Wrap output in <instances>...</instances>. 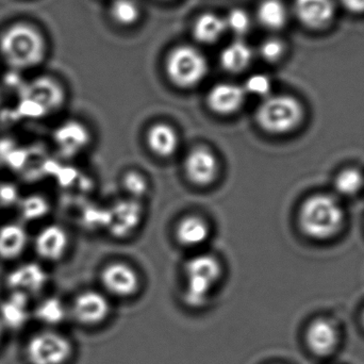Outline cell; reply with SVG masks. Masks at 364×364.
<instances>
[{
    "instance_id": "obj_11",
    "label": "cell",
    "mask_w": 364,
    "mask_h": 364,
    "mask_svg": "<svg viewBox=\"0 0 364 364\" xmlns=\"http://www.w3.org/2000/svg\"><path fill=\"white\" fill-rule=\"evenodd\" d=\"M102 282L109 293L117 297L132 296L140 287L136 272L123 262L107 265L102 273Z\"/></svg>"
},
{
    "instance_id": "obj_15",
    "label": "cell",
    "mask_w": 364,
    "mask_h": 364,
    "mask_svg": "<svg viewBox=\"0 0 364 364\" xmlns=\"http://www.w3.org/2000/svg\"><path fill=\"white\" fill-rule=\"evenodd\" d=\"M294 12L304 25L318 29L335 16V4L333 0H295Z\"/></svg>"
},
{
    "instance_id": "obj_18",
    "label": "cell",
    "mask_w": 364,
    "mask_h": 364,
    "mask_svg": "<svg viewBox=\"0 0 364 364\" xmlns=\"http://www.w3.org/2000/svg\"><path fill=\"white\" fill-rule=\"evenodd\" d=\"M307 343L310 350L318 356H327L333 352L338 343V331L333 323L318 318L311 323L307 331Z\"/></svg>"
},
{
    "instance_id": "obj_26",
    "label": "cell",
    "mask_w": 364,
    "mask_h": 364,
    "mask_svg": "<svg viewBox=\"0 0 364 364\" xmlns=\"http://www.w3.org/2000/svg\"><path fill=\"white\" fill-rule=\"evenodd\" d=\"M68 316L63 303L58 299H47L36 307V316L43 324L57 326L64 322Z\"/></svg>"
},
{
    "instance_id": "obj_3",
    "label": "cell",
    "mask_w": 364,
    "mask_h": 364,
    "mask_svg": "<svg viewBox=\"0 0 364 364\" xmlns=\"http://www.w3.org/2000/svg\"><path fill=\"white\" fill-rule=\"evenodd\" d=\"M304 119L301 102L290 95H269L257 109L256 121L263 132L269 134H290Z\"/></svg>"
},
{
    "instance_id": "obj_25",
    "label": "cell",
    "mask_w": 364,
    "mask_h": 364,
    "mask_svg": "<svg viewBox=\"0 0 364 364\" xmlns=\"http://www.w3.org/2000/svg\"><path fill=\"white\" fill-rule=\"evenodd\" d=\"M18 211L21 218L27 222L44 218L50 211V203L42 195L31 194L19 199Z\"/></svg>"
},
{
    "instance_id": "obj_19",
    "label": "cell",
    "mask_w": 364,
    "mask_h": 364,
    "mask_svg": "<svg viewBox=\"0 0 364 364\" xmlns=\"http://www.w3.org/2000/svg\"><path fill=\"white\" fill-rule=\"evenodd\" d=\"M28 245V233L25 227L16 223L0 227V259L12 261L19 258Z\"/></svg>"
},
{
    "instance_id": "obj_6",
    "label": "cell",
    "mask_w": 364,
    "mask_h": 364,
    "mask_svg": "<svg viewBox=\"0 0 364 364\" xmlns=\"http://www.w3.org/2000/svg\"><path fill=\"white\" fill-rule=\"evenodd\" d=\"M72 354L70 340L55 331L36 333L26 346V356L31 364H65Z\"/></svg>"
},
{
    "instance_id": "obj_9",
    "label": "cell",
    "mask_w": 364,
    "mask_h": 364,
    "mask_svg": "<svg viewBox=\"0 0 364 364\" xmlns=\"http://www.w3.org/2000/svg\"><path fill=\"white\" fill-rule=\"evenodd\" d=\"M110 303L102 293L85 291L75 299L72 314L77 322L87 326L100 324L110 314Z\"/></svg>"
},
{
    "instance_id": "obj_10",
    "label": "cell",
    "mask_w": 364,
    "mask_h": 364,
    "mask_svg": "<svg viewBox=\"0 0 364 364\" xmlns=\"http://www.w3.org/2000/svg\"><path fill=\"white\" fill-rule=\"evenodd\" d=\"M53 141L61 156L72 158L89 146L91 134L85 124L78 121H66L53 132Z\"/></svg>"
},
{
    "instance_id": "obj_24",
    "label": "cell",
    "mask_w": 364,
    "mask_h": 364,
    "mask_svg": "<svg viewBox=\"0 0 364 364\" xmlns=\"http://www.w3.org/2000/svg\"><path fill=\"white\" fill-rule=\"evenodd\" d=\"M259 23L269 30H280L288 21V10L280 0H264L258 8Z\"/></svg>"
},
{
    "instance_id": "obj_34",
    "label": "cell",
    "mask_w": 364,
    "mask_h": 364,
    "mask_svg": "<svg viewBox=\"0 0 364 364\" xmlns=\"http://www.w3.org/2000/svg\"><path fill=\"white\" fill-rule=\"evenodd\" d=\"M18 112L23 117H30V119H38V117L47 115L40 106L34 104L31 100H25V98H21L18 105Z\"/></svg>"
},
{
    "instance_id": "obj_30",
    "label": "cell",
    "mask_w": 364,
    "mask_h": 364,
    "mask_svg": "<svg viewBox=\"0 0 364 364\" xmlns=\"http://www.w3.org/2000/svg\"><path fill=\"white\" fill-rule=\"evenodd\" d=\"M123 186L132 198H141L149 191L146 178L141 173L132 171L123 177Z\"/></svg>"
},
{
    "instance_id": "obj_1",
    "label": "cell",
    "mask_w": 364,
    "mask_h": 364,
    "mask_svg": "<svg viewBox=\"0 0 364 364\" xmlns=\"http://www.w3.org/2000/svg\"><path fill=\"white\" fill-rule=\"evenodd\" d=\"M45 55L44 36L38 28L29 23H14L0 36V55L14 70L36 68L42 63Z\"/></svg>"
},
{
    "instance_id": "obj_21",
    "label": "cell",
    "mask_w": 364,
    "mask_h": 364,
    "mask_svg": "<svg viewBox=\"0 0 364 364\" xmlns=\"http://www.w3.org/2000/svg\"><path fill=\"white\" fill-rule=\"evenodd\" d=\"M254 53L252 47L242 40L227 45L220 55V66L230 74H239L250 68Z\"/></svg>"
},
{
    "instance_id": "obj_2",
    "label": "cell",
    "mask_w": 364,
    "mask_h": 364,
    "mask_svg": "<svg viewBox=\"0 0 364 364\" xmlns=\"http://www.w3.org/2000/svg\"><path fill=\"white\" fill-rule=\"evenodd\" d=\"M343 222V209L331 195H314L303 203L299 211L301 230L312 239L333 237L339 232Z\"/></svg>"
},
{
    "instance_id": "obj_14",
    "label": "cell",
    "mask_w": 364,
    "mask_h": 364,
    "mask_svg": "<svg viewBox=\"0 0 364 364\" xmlns=\"http://www.w3.org/2000/svg\"><path fill=\"white\" fill-rule=\"evenodd\" d=\"M68 235L59 225H47L41 229L34 241L36 252L49 262L61 260L68 248Z\"/></svg>"
},
{
    "instance_id": "obj_8",
    "label": "cell",
    "mask_w": 364,
    "mask_h": 364,
    "mask_svg": "<svg viewBox=\"0 0 364 364\" xmlns=\"http://www.w3.org/2000/svg\"><path fill=\"white\" fill-rule=\"evenodd\" d=\"M183 171L186 178L197 186L213 183L220 172L218 157L208 147L193 149L184 158Z\"/></svg>"
},
{
    "instance_id": "obj_35",
    "label": "cell",
    "mask_w": 364,
    "mask_h": 364,
    "mask_svg": "<svg viewBox=\"0 0 364 364\" xmlns=\"http://www.w3.org/2000/svg\"><path fill=\"white\" fill-rule=\"evenodd\" d=\"M344 8L353 13L364 12V0H341Z\"/></svg>"
},
{
    "instance_id": "obj_29",
    "label": "cell",
    "mask_w": 364,
    "mask_h": 364,
    "mask_svg": "<svg viewBox=\"0 0 364 364\" xmlns=\"http://www.w3.org/2000/svg\"><path fill=\"white\" fill-rule=\"evenodd\" d=\"M227 30L237 36H243L248 33L252 27L250 14L243 9H232L225 17Z\"/></svg>"
},
{
    "instance_id": "obj_17",
    "label": "cell",
    "mask_w": 364,
    "mask_h": 364,
    "mask_svg": "<svg viewBox=\"0 0 364 364\" xmlns=\"http://www.w3.org/2000/svg\"><path fill=\"white\" fill-rule=\"evenodd\" d=\"M146 142L154 155L160 158H170L178 149L179 136L172 126L166 123H157L154 124L147 132Z\"/></svg>"
},
{
    "instance_id": "obj_23",
    "label": "cell",
    "mask_w": 364,
    "mask_h": 364,
    "mask_svg": "<svg viewBox=\"0 0 364 364\" xmlns=\"http://www.w3.org/2000/svg\"><path fill=\"white\" fill-rule=\"evenodd\" d=\"M226 31L225 19L212 12L199 15L193 25V36L201 44L210 45L218 42Z\"/></svg>"
},
{
    "instance_id": "obj_36",
    "label": "cell",
    "mask_w": 364,
    "mask_h": 364,
    "mask_svg": "<svg viewBox=\"0 0 364 364\" xmlns=\"http://www.w3.org/2000/svg\"><path fill=\"white\" fill-rule=\"evenodd\" d=\"M4 325L1 324V322H0V344H1L2 338H4Z\"/></svg>"
},
{
    "instance_id": "obj_31",
    "label": "cell",
    "mask_w": 364,
    "mask_h": 364,
    "mask_svg": "<svg viewBox=\"0 0 364 364\" xmlns=\"http://www.w3.org/2000/svg\"><path fill=\"white\" fill-rule=\"evenodd\" d=\"M243 89L246 94H252L263 98L269 97L272 89L271 79L267 75H252L246 80Z\"/></svg>"
},
{
    "instance_id": "obj_33",
    "label": "cell",
    "mask_w": 364,
    "mask_h": 364,
    "mask_svg": "<svg viewBox=\"0 0 364 364\" xmlns=\"http://www.w3.org/2000/svg\"><path fill=\"white\" fill-rule=\"evenodd\" d=\"M21 196L18 188L11 182H0V205L2 207H11L17 205Z\"/></svg>"
},
{
    "instance_id": "obj_16",
    "label": "cell",
    "mask_w": 364,
    "mask_h": 364,
    "mask_svg": "<svg viewBox=\"0 0 364 364\" xmlns=\"http://www.w3.org/2000/svg\"><path fill=\"white\" fill-rule=\"evenodd\" d=\"M29 296L12 292L0 305V322L4 329L21 328L29 320Z\"/></svg>"
},
{
    "instance_id": "obj_20",
    "label": "cell",
    "mask_w": 364,
    "mask_h": 364,
    "mask_svg": "<svg viewBox=\"0 0 364 364\" xmlns=\"http://www.w3.org/2000/svg\"><path fill=\"white\" fill-rule=\"evenodd\" d=\"M141 220V208L136 201L126 200L117 203L111 213V232L124 237L132 232Z\"/></svg>"
},
{
    "instance_id": "obj_12",
    "label": "cell",
    "mask_w": 364,
    "mask_h": 364,
    "mask_svg": "<svg viewBox=\"0 0 364 364\" xmlns=\"http://www.w3.org/2000/svg\"><path fill=\"white\" fill-rule=\"evenodd\" d=\"M246 93L235 83L222 82L213 85L207 95L208 108L220 117L235 114L243 107Z\"/></svg>"
},
{
    "instance_id": "obj_22",
    "label": "cell",
    "mask_w": 364,
    "mask_h": 364,
    "mask_svg": "<svg viewBox=\"0 0 364 364\" xmlns=\"http://www.w3.org/2000/svg\"><path fill=\"white\" fill-rule=\"evenodd\" d=\"M177 241L186 247H196L207 241L210 235L208 223L198 215H188L176 227Z\"/></svg>"
},
{
    "instance_id": "obj_4",
    "label": "cell",
    "mask_w": 364,
    "mask_h": 364,
    "mask_svg": "<svg viewBox=\"0 0 364 364\" xmlns=\"http://www.w3.org/2000/svg\"><path fill=\"white\" fill-rule=\"evenodd\" d=\"M209 64L203 53L191 45H179L166 60V76L175 87L188 90L203 82Z\"/></svg>"
},
{
    "instance_id": "obj_27",
    "label": "cell",
    "mask_w": 364,
    "mask_h": 364,
    "mask_svg": "<svg viewBox=\"0 0 364 364\" xmlns=\"http://www.w3.org/2000/svg\"><path fill=\"white\" fill-rule=\"evenodd\" d=\"M110 15L121 26L134 25L141 16V9L134 0H114L111 4Z\"/></svg>"
},
{
    "instance_id": "obj_37",
    "label": "cell",
    "mask_w": 364,
    "mask_h": 364,
    "mask_svg": "<svg viewBox=\"0 0 364 364\" xmlns=\"http://www.w3.org/2000/svg\"><path fill=\"white\" fill-rule=\"evenodd\" d=\"M363 325H364V312H363Z\"/></svg>"
},
{
    "instance_id": "obj_5",
    "label": "cell",
    "mask_w": 364,
    "mask_h": 364,
    "mask_svg": "<svg viewBox=\"0 0 364 364\" xmlns=\"http://www.w3.org/2000/svg\"><path fill=\"white\" fill-rule=\"evenodd\" d=\"M186 276V301L190 305L205 303L216 282L222 276V265L211 255H199L190 259L184 267Z\"/></svg>"
},
{
    "instance_id": "obj_13",
    "label": "cell",
    "mask_w": 364,
    "mask_h": 364,
    "mask_svg": "<svg viewBox=\"0 0 364 364\" xmlns=\"http://www.w3.org/2000/svg\"><path fill=\"white\" fill-rule=\"evenodd\" d=\"M47 274L36 263H25L13 269L6 276V286L12 292L30 295L38 294L46 287Z\"/></svg>"
},
{
    "instance_id": "obj_7",
    "label": "cell",
    "mask_w": 364,
    "mask_h": 364,
    "mask_svg": "<svg viewBox=\"0 0 364 364\" xmlns=\"http://www.w3.org/2000/svg\"><path fill=\"white\" fill-rule=\"evenodd\" d=\"M21 98L31 100L49 114L62 108L65 102V92L55 79L38 77L21 87Z\"/></svg>"
},
{
    "instance_id": "obj_28",
    "label": "cell",
    "mask_w": 364,
    "mask_h": 364,
    "mask_svg": "<svg viewBox=\"0 0 364 364\" xmlns=\"http://www.w3.org/2000/svg\"><path fill=\"white\" fill-rule=\"evenodd\" d=\"M363 175L356 168H346L336 178V188L340 194L353 196L363 188Z\"/></svg>"
},
{
    "instance_id": "obj_32",
    "label": "cell",
    "mask_w": 364,
    "mask_h": 364,
    "mask_svg": "<svg viewBox=\"0 0 364 364\" xmlns=\"http://www.w3.org/2000/svg\"><path fill=\"white\" fill-rule=\"evenodd\" d=\"M259 53H260L261 58L264 61L277 62L278 60L282 59L284 53V45L282 41L278 38H267L261 43L259 47Z\"/></svg>"
}]
</instances>
